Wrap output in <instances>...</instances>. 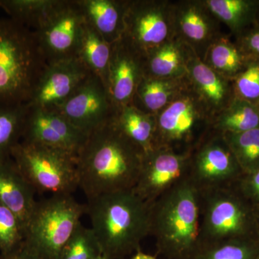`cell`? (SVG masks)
Listing matches in <instances>:
<instances>
[{
  "label": "cell",
  "instance_id": "obj_1",
  "mask_svg": "<svg viewBox=\"0 0 259 259\" xmlns=\"http://www.w3.org/2000/svg\"><path fill=\"white\" fill-rule=\"evenodd\" d=\"M113 118L88 134L77 154L79 187L88 200L134 189L139 180L145 153Z\"/></svg>",
  "mask_w": 259,
  "mask_h": 259
},
{
  "label": "cell",
  "instance_id": "obj_2",
  "mask_svg": "<svg viewBox=\"0 0 259 259\" xmlns=\"http://www.w3.org/2000/svg\"><path fill=\"white\" fill-rule=\"evenodd\" d=\"M151 204L134 189L102 194L88 200L86 213L102 255L123 259L141 250V241L151 233Z\"/></svg>",
  "mask_w": 259,
  "mask_h": 259
},
{
  "label": "cell",
  "instance_id": "obj_3",
  "mask_svg": "<svg viewBox=\"0 0 259 259\" xmlns=\"http://www.w3.org/2000/svg\"><path fill=\"white\" fill-rule=\"evenodd\" d=\"M201 191L188 176L151 204V233L158 253L192 259L200 244Z\"/></svg>",
  "mask_w": 259,
  "mask_h": 259
},
{
  "label": "cell",
  "instance_id": "obj_4",
  "mask_svg": "<svg viewBox=\"0 0 259 259\" xmlns=\"http://www.w3.org/2000/svg\"><path fill=\"white\" fill-rule=\"evenodd\" d=\"M47 65L32 30L0 18V105L28 104Z\"/></svg>",
  "mask_w": 259,
  "mask_h": 259
},
{
  "label": "cell",
  "instance_id": "obj_5",
  "mask_svg": "<svg viewBox=\"0 0 259 259\" xmlns=\"http://www.w3.org/2000/svg\"><path fill=\"white\" fill-rule=\"evenodd\" d=\"M259 213L234 185L201 191L200 244L258 236Z\"/></svg>",
  "mask_w": 259,
  "mask_h": 259
},
{
  "label": "cell",
  "instance_id": "obj_6",
  "mask_svg": "<svg viewBox=\"0 0 259 259\" xmlns=\"http://www.w3.org/2000/svg\"><path fill=\"white\" fill-rule=\"evenodd\" d=\"M86 204L71 194H54L37 202L25 229L24 245L44 259H59L65 245L81 224Z\"/></svg>",
  "mask_w": 259,
  "mask_h": 259
},
{
  "label": "cell",
  "instance_id": "obj_7",
  "mask_svg": "<svg viewBox=\"0 0 259 259\" xmlns=\"http://www.w3.org/2000/svg\"><path fill=\"white\" fill-rule=\"evenodd\" d=\"M11 157L36 192L71 194L79 188L77 156L74 153L20 141Z\"/></svg>",
  "mask_w": 259,
  "mask_h": 259
},
{
  "label": "cell",
  "instance_id": "obj_8",
  "mask_svg": "<svg viewBox=\"0 0 259 259\" xmlns=\"http://www.w3.org/2000/svg\"><path fill=\"white\" fill-rule=\"evenodd\" d=\"M212 121L188 84L180 96L156 115V148L192 153L213 131Z\"/></svg>",
  "mask_w": 259,
  "mask_h": 259
},
{
  "label": "cell",
  "instance_id": "obj_9",
  "mask_svg": "<svg viewBox=\"0 0 259 259\" xmlns=\"http://www.w3.org/2000/svg\"><path fill=\"white\" fill-rule=\"evenodd\" d=\"M175 37L172 1L127 0L122 39L141 57Z\"/></svg>",
  "mask_w": 259,
  "mask_h": 259
},
{
  "label": "cell",
  "instance_id": "obj_10",
  "mask_svg": "<svg viewBox=\"0 0 259 259\" xmlns=\"http://www.w3.org/2000/svg\"><path fill=\"white\" fill-rule=\"evenodd\" d=\"M85 22L77 0H58L32 31L48 64L76 57Z\"/></svg>",
  "mask_w": 259,
  "mask_h": 259
},
{
  "label": "cell",
  "instance_id": "obj_11",
  "mask_svg": "<svg viewBox=\"0 0 259 259\" xmlns=\"http://www.w3.org/2000/svg\"><path fill=\"white\" fill-rule=\"evenodd\" d=\"M243 175L221 133L212 131L191 153L188 177L200 191L231 187Z\"/></svg>",
  "mask_w": 259,
  "mask_h": 259
},
{
  "label": "cell",
  "instance_id": "obj_12",
  "mask_svg": "<svg viewBox=\"0 0 259 259\" xmlns=\"http://www.w3.org/2000/svg\"><path fill=\"white\" fill-rule=\"evenodd\" d=\"M190 156L163 147L146 153L134 192L148 204L154 203L188 176Z\"/></svg>",
  "mask_w": 259,
  "mask_h": 259
},
{
  "label": "cell",
  "instance_id": "obj_13",
  "mask_svg": "<svg viewBox=\"0 0 259 259\" xmlns=\"http://www.w3.org/2000/svg\"><path fill=\"white\" fill-rule=\"evenodd\" d=\"M54 110L88 135L111 120L116 112L106 87L94 74Z\"/></svg>",
  "mask_w": 259,
  "mask_h": 259
},
{
  "label": "cell",
  "instance_id": "obj_14",
  "mask_svg": "<svg viewBox=\"0 0 259 259\" xmlns=\"http://www.w3.org/2000/svg\"><path fill=\"white\" fill-rule=\"evenodd\" d=\"M175 37L203 61L209 47L223 32L221 23L211 13L204 0L172 1Z\"/></svg>",
  "mask_w": 259,
  "mask_h": 259
},
{
  "label": "cell",
  "instance_id": "obj_15",
  "mask_svg": "<svg viewBox=\"0 0 259 259\" xmlns=\"http://www.w3.org/2000/svg\"><path fill=\"white\" fill-rule=\"evenodd\" d=\"M28 107L21 141L59 148L77 156L88 134L56 110Z\"/></svg>",
  "mask_w": 259,
  "mask_h": 259
},
{
  "label": "cell",
  "instance_id": "obj_16",
  "mask_svg": "<svg viewBox=\"0 0 259 259\" xmlns=\"http://www.w3.org/2000/svg\"><path fill=\"white\" fill-rule=\"evenodd\" d=\"M91 74L76 58L49 63L32 92L28 106L56 110Z\"/></svg>",
  "mask_w": 259,
  "mask_h": 259
},
{
  "label": "cell",
  "instance_id": "obj_17",
  "mask_svg": "<svg viewBox=\"0 0 259 259\" xmlns=\"http://www.w3.org/2000/svg\"><path fill=\"white\" fill-rule=\"evenodd\" d=\"M143 76L142 57L123 39L112 44L107 90L116 110L132 104Z\"/></svg>",
  "mask_w": 259,
  "mask_h": 259
},
{
  "label": "cell",
  "instance_id": "obj_18",
  "mask_svg": "<svg viewBox=\"0 0 259 259\" xmlns=\"http://www.w3.org/2000/svg\"><path fill=\"white\" fill-rule=\"evenodd\" d=\"M187 78L190 88L213 119L236 97L232 81L211 69L194 52L187 64Z\"/></svg>",
  "mask_w": 259,
  "mask_h": 259
},
{
  "label": "cell",
  "instance_id": "obj_19",
  "mask_svg": "<svg viewBox=\"0 0 259 259\" xmlns=\"http://www.w3.org/2000/svg\"><path fill=\"white\" fill-rule=\"evenodd\" d=\"M35 192L11 156L0 158V203L18 215L25 231L36 205Z\"/></svg>",
  "mask_w": 259,
  "mask_h": 259
},
{
  "label": "cell",
  "instance_id": "obj_20",
  "mask_svg": "<svg viewBox=\"0 0 259 259\" xmlns=\"http://www.w3.org/2000/svg\"><path fill=\"white\" fill-rule=\"evenodd\" d=\"M192 53L188 46L175 37L142 58L144 76L157 79L186 77Z\"/></svg>",
  "mask_w": 259,
  "mask_h": 259
},
{
  "label": "cell",
  "instance_id": "obj_21",
  "mask_svg": "<svg viewBox=\"0 0 259 259\" xmlns=\"http://www.w3.org/2000/svg\"><path fill=\"white\" fill-rule=\"evenodd\" d=\"M85 20L110 45L124 32L127 0H77Z\"/></svg>",
  "mask_w": 259,
  "mask_h": 259
},
{
  "label": "cell",
  "instance_id": "obj_22",
  "mask_svg": "<svg viewBox=\"0 0 259 259\" xmlns=\"http://www.w3.org/2000/svg\"><path fill=\"white\" fill-rule=\"evenodd\" d=\"M187 76L180 79H157L143 76L132 104L141 111L156 115L188 87Z\"/></svg>",
  "mask_w": 259,
  "mask_h": 259
},
{
  "label": "cell",
  "instance_id": "obj_23",
  "mask_svg": "<svg viewBox=\"0 0 259 259\" xmlns=\"http://www.w3.org/2000/svg\"><path fill=\"white\" fill-rule=\"evenodd\" d=\"M116 125L145 154L156 148V115L141 111L133 104L116 110Z\"/></svg>",
  "mask_w": 259,
  "mask_h": 259
},
{
  "label": "cell",
  "instance_id": "obj_24",
  "mask_svg": "<svg viewBox=\"0 0 259 259\" xmlns=\"http://www.w3.org/2000/svg\"><path fill=\"white\" fill-rule=\"evenodd\" d=\"M204 3L235 37L256 24L259 0H204Z\"/></svg>",
  "mask_w": 259,
  "mask_h": 259
},
{
  "label": "cell",
  "instance_id": "obj_25",
  "mask_svg": "<svg viewBox=\"0 0 259 259\" xmlns=\"http://www.w3.org/2000/svg\"><path fill=\"white\" fill-rule=\"evenodd\" d=\"M110 56L111 45L85 22L76 58L91 74L100 78L106 88Z\"/></svg>",
  "mask_w": 259,
  "mask_h": 259
},
{
  "label": "cell",
  "instance_id": "obj_26",
  "mask_svg": "<svg viewBox=\"0 0 259 259\" xmlns=\"http://www.w3.org/2000/svg\"><path fill=\"white\" fill-rule=\"evenodd\" d=\"M249 59L230 35L224 33L209 47L202 61L218 74L233 81Z\"/></svg>",
  "mask_w": 259,
  "mask_h": 259
},
{
  "label": "cell",
  "instance_id": "obj_27",
  "mask_svg": "<svg viewBox=\"0 0 259 259\" xmlns=\"http://www.w3.org/2000/svg\"><path fill=\"white\" fill-rule=\"evenodd\" d=\"M259 128L258 105L235 97L212 121V129L221 134L245 132Z\"/></svg>",
  "mask_w": 259,
  "mask_h": 259
},
{
  "label": "cell",
  "instance_id": "obj_28",
  "mask_svg": "<svg viewBox=\"0 0 259 259\" xmlns=\"http://www.w3.org/2000/svg\"><path fill=\"white\" fill-rule=\"evenodd\" d=\"M28 105H0V158L11 156L21 141Z\"/></svg>",
  "mask_w": 259,
  "mask_h": 259
},
{
  "label": "cell",
  "instance_id": "obj_29",
  "mask_svg": "<svg viewBox=\"0 0 259 259\" xmlns=\"http://www.w3.org/2000/svg\"><path fill=\"white\" fill-rule=\"evenodd\" d=\"M259 236L236 238L199 247L192 259H255Z\"/></svg>",
  "mask_w": 259,
  "mask_h": 259
},
{
  "label": "cell",
  "instance_id": "obj_30",
  "mask_svg": "<svg viewBox=\"0 0 259 259\" xmlns=\"http://www.w3.org/2000/svg\"><path fill=\"white\" fill-rule=\"evenodd\" d=\"M58 0H0L2 8L9 18L33 31Z\"/></svg>",
  "mask_w": 259,
  "mask_h": 259
},
{
  "label": "cell",
  "instance_id": "obj_31",
  "mask_svg": "<svg viewBox=\"0 0 259 259\" xmlns=\"http://www.w3.org/2000/svg\"><path fill=\"white\" fill-rule=\"evenodd\" d=\"M222 134L243 175L259 169V128L238 134Z\"/></svg>",
  "mask_w": 259,
  "mask_h": 259
},
{
  "label": "cell",
  "instance_id": "obj_32",
  "mask_svg": "<svg viewBox=\"0 0 259 259\" xmlns=\"http://www.w3.org/2000/svg\"><path fill=\"white\" fill-rule=\"evenodd\" d=\"M25 238V228L20 218L0 203V255L10 254L21 248Z\"/></svg>",
  "mask_w": 259,
  "mask_h": 259
},
{
  "label": "cell",
  "instance_id": "obj_33",
  "mask_svg": "<svg viewBox=\"0 0 259 259\" xmlns=\"http://www.w3.org/2000/svg\"><path fill=\"white\" fill-rule=\"evenodd\" d=\"M102 255L92 228L79 225L62 250L59 259H95Z\"/></svg>",
  "mask_w": 259,
  "mask_h": 259
},
{
  "label": "cell",
  "instance_id": "obj_34",
  "mask_svg": "<svg viewBox=\"0 0 259 259\" xmlns=\"http://www.w3.org/2000/svg\"><path fill=\"white\" fill-rule=\"evenodd\" d=\"M238 98L259 105V60L250 59L243 71L232 81Z\"/></svg>",
  "mask_w": 259,
  "mask_h": 259
},
{
  "label": "cell",
  "instance_id": "obj_35",
  "mask_svg": "<svg viewBox=\"0 0 259 259\" xmlns=\"http://www.w3.org/2000/svg\"><path fill=\"white\" fill-rule=\"evenodd\" d=\"M238 192L259 213V169L243 175L234 185Z\"/></svg>",
  "mask_w": 259,
  "mask_h": 259
},
{
  "label": "cell",
  "instance_id": "obj_36",
  "mask_svg": "<svg viewBox=\"0 0 259 259\" xmlns=\"http://www.w3.org/2000/svg\"><path fill=\"white\" fill-rule=\"evenodd\" d=\"M235 38V42L245 55L259 60V24H255Z\"/></svg>",
  "mask_w": 259,
  "mask_h": 259
},
{
  "label": "cell",
  "instance_id": "obj_37",
  "mask_svg": "<svg viewBox=\"0 0 259 259\" xmlns=\"http://www.w3.org/2000/svg\"><path fill=\"white\" fill-rule=\"evenodd\" d=\"M0 259H44L40 255L28 249L25 245L14 253L6 255H0Z\"/></svg>",
  "mask_w": 259,
  "mask_h": 259
},
{
  "label": "cell",
  "instance_id": "obj_38",
  "mask_svg": "<svg viewBox=\"0 0 259 259\" xmlns=\"http://www.w3.org/2000/svg\"><path fill=\"white\" fill-rule=\"evenodd\" d=\"M131 259H156V257L153 256V255L147 254L145 253L144 252L141 251V250L139 251L136 252L135 254L133 255L132 258Z\"/></svg>",
  "mask_w": 259,
  "mask_h": 259
},
{
  "label": "cell",
  "instance_id": "obj_39",
  "mask_svg": "<svg viewBox=\"0 0 259 259\" xmlns=\"http://www.w3.org/2000/svg\"><path fill=\"white\" fill-rule=\"evenodd\" d=\"M95 259H107V258H105V257L104 256V255H99V256L97 257V258H96Z\"/></svg>",
  "mask_w": 259,
  "mask_h": 259
},
{
  "label": "cell",
  "instance_id": "obj_40",
  "mask_svg": "<svg viewBox=\"0 0 259 259\" xmlns=\"http://www.w3.org/2000/svg\"><path fill=\"white\" fill-rule=\"evenodd\" d=\"M256 24H259V11H258V15H257Z\"/></svg>",
  "mask_w": 259,
  "mask_h": 259
},
{
  "label": "cell",
  "instance_id": "obj_41",
  "mask_svg": "<svg viewBox=\"0 0 259 259\" xmlns=\"http://www.w3.org/2000/svg\"><path fill=\"white\" fill-rule=\"evenodd\" d=\"M255 259H259V253H258V255H257V257H256V258H255Z\"/></svg>",
  "mask_w": 259,
  "mask_h": 259
},
{
  "label": "cell",
  "instance_id": "obj_42",
  "mask_svg": "<svg viewBox=\"0 0 259 259\" xmlns=\"http://www.w3.org/2000/svg\"><path fill=\"white\" fill-rule=\"evenodd\" d=\"M258 234L259 236V223H258Z\"/></svg>",
  "mask_w": 259,
  "mask_h": 259
},
{
  "label": "cell",
  "instance_id": "obj_43",
  "mask_svg": "<svg viewBox=\"0 0 259 259\" xmlns=\"http://www.w3.org/2000/svg\"><path fill=\"white\" fill-rule=\"evenodd\" d=\"M258 107H259V105H258Z\"/></svg>",
  "mask_w": 259,
  "mask_h": 259
}]
</instances>
